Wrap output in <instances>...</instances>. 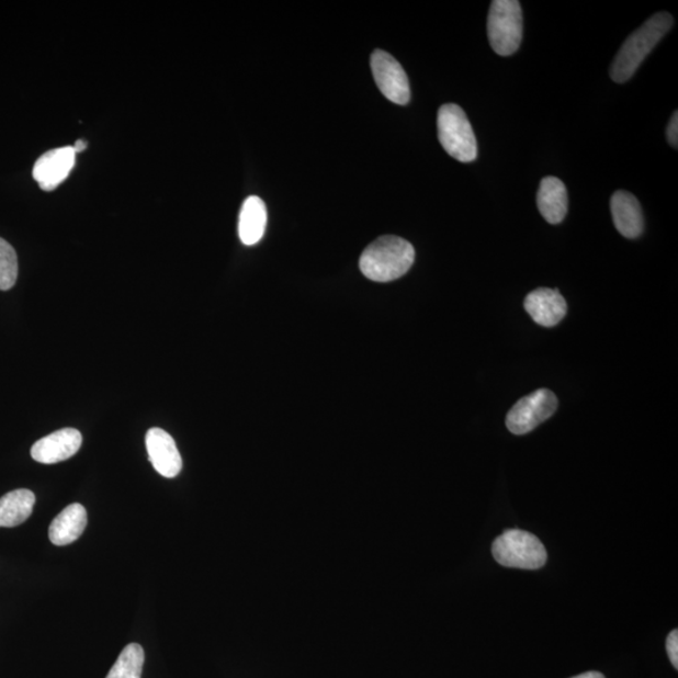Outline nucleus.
Listing matches in <instances>:
<instances>
[{
    "instance_id": "f257e3e1",
    "label": "nucleus",
    "mask_w": 678,
    "mask_h": 678,
    "mask_svg": "<svg viewBox=\"0 0 678 678\" xmlns=\"http://www.w3.org/2000/svg\"><path fill=\"white\" fill-rule=\"evenodd\" d=\"M673 15L660 12L652 15L636 32H633L613 60L612 80L617 83L628 82L659 41L673 29Z\"/></svg>"
},
{
    "instance_id": "f03ea898",
    "label": "nucleus",
    "mask_w": 678,
    "mask_h": 678,
    "mask_svg": "<svg viewBox=\"0 0 678 678\" xmlns=\"http://www.w3.org/2000/svg\"><path fill=\"white\" fill-rule=\"evenodd\" d=\"M414 262L415 249L411 242L399 237L385 236L364 249L360 268L369 280L387 283L404 276Z\"/></svg>"
},
{
    "instance_id": "7ed1b4c3",
    "label": "nucleus",
    "mask_w": 678,
    "mask_h": 678,
    "mask_svg": "<svg viewBox=\"0 0 678 678\" xmlns=\"http://www.w3.org/2000/svg\"><path fill=\"white\" fill-rule=\"evenodd\" d=\"M495 561L504 567L535 570L542 568L547 555L545 546L526 530L510 529L495 539L491 546Z\"/></svg>"
},
{
    "instance_id": "20e7f679",
    "label": "nucleus",
    "mask_w": 678,
    "mask_h": 678,
    "mask_svg": "<svg viewBox=\"0 0 678 678\" xmlns=\"http://www.w3.org/2000/svg\"><path fill=\"white\" fill-rule=\"evenodd\" d=\"M439 140L451 156L462 162H472L477 156L476 137L464 110L455 103H447L439 110Z\"/></svg>"
},
{
    "instance_id": "39448f33",
    "label": "nucleus",
    "mask_w": 678,
    "mask_h": 678,
    "mask_svg": "<svg viewBox=\"0 0 678 678\" xmlns=\"http://www.w3.org/2000/svg\"><path fill=\"white\" fill-rule=\"evenodd\" d=\"M488 37L499 56L516 54L523 39V12L517 0H494L488 16Z\"/></svg>"
},
{
    "instance_id": "423d86ee",
    "label": "nucleus",
    "mask_w": 678,
    "mask_h": 678,
    "mask_svg": "<svg viewBox=\"0 0 678 678\" xmlns=\"http://www.w3.org/2000/svg\"><path fill=\"white\" fill-rule=\"evenodd\" d=\"M558 398L546 388L534 391L511 407L507 416V426L515 434H526L538 428L556 411Z\"/></svg>"
},
{
    "instance_id": "0eeeda50",
    "label": "nucleus",
    "mask_w": 678,
    "mask_h": 678,
    "mask_svg": "<svg viewBox=\"0 0 678 678\" xmlns=\"http://www.w3.org/2000/svg\"><path fill=\"white\" fill-rule=\"evenodd\" d=\"M373 77L385 98L405 106L411 100L410 82L402 65L385 50L377 49L371 57Z\"/></svg>"
},
{
    "instance_id": "6e6552de",
    "label": "nucleus",
    "mask_w": 678,
    "mask_h": 678,
    "mask_svg": "<svg viewBox=\"0 0 678 678\" xmlns=\"http://www.w3.org/2000/svg\"><path fill=\"white\" fill-rule=\"evenodd\" d=\"M76 155L72 146L59 147V149L43 154L34 163L33 179L38 182L42 190H55L72 171Z\"/></svg>"
},
{
    "instance_id": "1a4fd4ad",
    "label": "nucleus",
    "mask_w": 678,
    "mask_h": 678,
    "mask_svg": "<svg viewBox=\"0 0 678 678\" xmlns=\"http://www.w3.org/2000/svg\"><path fill=\"white\" fill-rule=\"evenodd\" d=\"M82 445V434L71 428L58 430L38 440L31 450V455L41 464L66 462L77 454Z\"/></svg>"
},
{
    "instance_id": "9d476101",
    "label": "nucleus",
    "mask_w": 678,
    "mask_h": 678,
    "mask_svg": "<svg viewBox=\"0 0 678 678\" xmlns=\"http://www.w3.org/2000/svg\"><path fill=\"white\" fill-rule=\"evenodd\" d=\"M146 449L150 463L161 476L172 479L182 468V459L171 434L159 428L146 433Z\"/></svg>"
},
{
    "instance_id": "9b49d317",
    "label": "nucleus",
    "mask_w": 678,
    "mask_h": 678,
    "mask_svg": "<svg viewBox=\"0 0 678 678\" xmlns=\"http://www.w3.org/2000/svg\"><path fill=\"white\" fill-rule=\"evenodd\" d=\"M524 307L535 324L543 327H554L567 315V302L556 290L539 289L529 293Z\"/></svg>"
},
{
    "instance_id": "f8f14e48",
    "label": "nucleus",
    "mask_w": 678,
    "mask_h": 678,
    "mask_svg": "<svg viewBox=\"0 0 678 678\" xmlns=\"http://www.w3.org/2000/svg\"><path fill=\"white\" fill-rule=\"evenodd\" d=\"M611 212L617 230L624 238L636 239L643 231V213L636 196L628 191H617L611 199Z\"/></svg>"
},
{
    "instance_id": "ddd939ff",
    "label": "nucleus",
    "mask_w": 678,
    "mask_h": 678,
    "mask_svg": "<svg viewBox=\"0 0 678 678\" xmlns=\"http://www.w3.org/2000/svg\"><path fill=\"white\" fill-rule=\"evenodd\" d=\"M536 204L547 223H562L568 212V193L564 182L554 177L544 178L538 191Z\"/></svg>"
},
{
    "instance_id": "4468645a",
    "label": "nucleus",
    "mask_w": 678,
    "mask_h": 678,
    "mask_svg": "<svg viewBox=\"0 0 678 678\" xmlns=\"http://www.w3.org/2000/svg\"><path fill=\"white\" fill-rule=\"evenodd\" d=\"M87 527V511L81 504H72L52 521L49 541L58 546L71 544L80 538Z\"/></svg>"
},
{
    "instance_id": "2eb2a0df",
    "label": "nucleus",
    "mask_w": 678,
    "mask_h": 678,
    "mask_svg": "<svg viewBox=\"0 0 678 678\" xmlns=\"http://www.w3.org/2000/svg\"><path fill=\"white\" fill-rule=\"evenodd\" d=\"M267 206L262 199L249 196L239 215V238L242 245L251 247L262 240L267 228Z\"/></svg>"
},
{
    "instance_id": "dca6fc26",
    "label": "nucleus",
    "mask_w": 678,
    "mask_h": 678,
    "mask_svg": "<svg viewBox=\"0 0 678 678\" xmlns=\"http://www.w3.org/2000/svg\"><path fill=\"white\" fill-rule=\"evenodd\" d=\"M36 506V495L29 489L13 490L0 498V528H14L27 521Z\"/></svg>"
},
{
    "instance_id": "f3484780",
    "label": "nucleus",
    "mask_w": 678,
    "mask_h": 678,
    "mask_svg": "<svg viewBox=\"0 0 678 678\" xmlns=\"http://www.w3.org/2000/svg\"><path fill=\"white\" fill-rule=\"evenodd\" d=\"M145 652L137 643H132L121 652L106 678H142Z\"/></svg>"
},
{
    "instance_id": "a211bd4d",
    "label": "nucleus",
    "mask_w": 678,
    "mask_h": 678,
    "mask_svg": "<svg viewBox=\"0 0 678 678\" xmlns=\"http://www.w3.org/2000/svg\"><path fill=\"white\" fill-rule=\"evenodd\" d=\"M19 278V258L10 242L0 238V291L13 289Z\"/></svg>"
},
{
    "instance_id": "6ab92c4d",
    "label": "nucleus",
    "mask_w": 678,
    "mask_h": 678,
    "mask_svg": "<svg viewBox=\"0 0 678 678\" xmlns=\"http://www.w3.org/2000/svg\"><path fill=\"white\" fill-rule=\"evenodd\" d=\"M667 654L675 668H678V631L668 634L666 643Z\"/></svg>"
},
{
    "instance_id": "aec40b11",
    "label": "nucleus",
    "mask_w": 678,
    "mask_h": 678,
    "mask_svg": "<svg viewBox=\"0 0 678 678\" xmlns=\"http://www.w3.org/2000/svg\"><path fill=\"white\" fill-rule=\"evenodd\" d=\"M667 140L669 145L677 149L678 145V113L675 111L669 124L667 126Z\"/></svg>"
},
{
    "instance_id": "412c9836",
    "label": "nucleus",
    "mask_w": 678,
    "mask_h": 678,
    "mask_svg": "<svg viewBox=\"0 0 678 678\" xmlns=\"http://www.w3.org/2000/svg\"><path fill=\"white\" fill-rule=\"evenodd\" d=\"M572 678H606V677L602 674L590 671V673L581 674V675H578Z\"/></svg>"
},
{
    "instance_id": "4be33fe9",
    "label": "nucleus",
    "mask_w": 678,
    "mask_h": 678,
    "mask_svg": "<svg viewBox=\"0 0 678 678\" xmlns=\"http://www.w3.org/2000/svg\"><path fill=\"white\" fill-rule=\"evenodd\" d=\"M72 147L76 154L82 152L87 149V143L83 140H78Z\"/></svg>"
}]
</instances>
